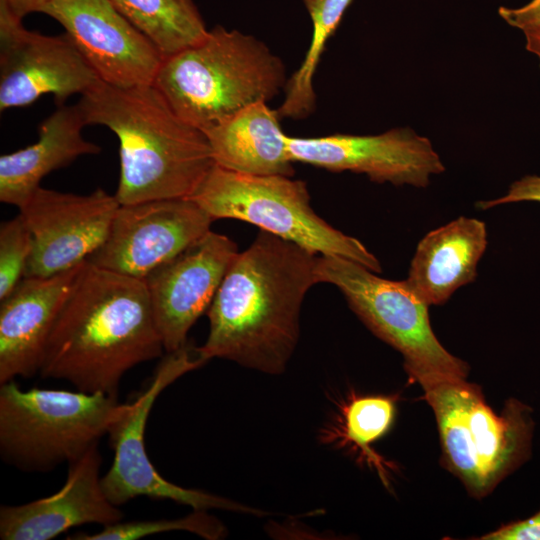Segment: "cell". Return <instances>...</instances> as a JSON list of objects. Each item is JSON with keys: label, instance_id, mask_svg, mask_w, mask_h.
Listing matches in <instances>:
<instances>
[{"label": "cell", "instance_id": "f1b7e54d", "mask_svg": "<svg viewBox=\"0 0 540 540\" xmlns=\"http://www.w3.org/2000/svg\"><path fill=\"white\" fill-rule=\"evenodd\" d=\"M10 11L22 19L32 12H40L41 9L51 0H2Z\"/></svg>", "mask_w": 540, "mask_h": 540}, {"label": "cell", "instance_id": "2e32d148", "mask_svg": "<svg viewBox=\"0 0 540 540\" xmlns=\"http://www.w3.org/2000/svg\"><path fill=\"white\" fill-rule=\"evenodd\" d=\"M99 444L69 463L64 485L54 494L25 504L0 507L2 540H49L84 524L102 527L122 521L124 514L106 496Z\"/></svg>", "mask_w": 540, "mask_h": 540}, {"label": "cell", "instance_id": "7402d4cb", "mask_svg": "<svg viewBox=\"0 0 540 540\" xmlns=\"http://www.w3.org/2000/svg\"><path fill=\"white\" fill-rule=\"evenodd\" d=\"M163 58L200 41L208 32L193 0H111Z\"/></svg>", "mask_w": 540, "mask_h": 540}, {"label": "cell", "instance_id": "9a60e30c", "mask_svg": "<svg viewBox=\"0 0 540 540\" xmlns=\"http://www.w3.org/2000/svg\"><path fill=\"white\" fill-rule=\"evenodd\" d=\"M238 253L232 239L210 230L144 278L165 353L188 343L189 330L207 312Z\"/></svg>", "mask_w": 540, "mask_h": 540}, {"label": "cell", "instance_id": "7a4b0ae2", "mask_svg": "<svg viewBox=\"0 0 540 540\" xmlns=\"http://www.w3.org/2000/svg\"><path fill=\"white\" fill-rule=\"evenodd\" d=\"M163 352L144 281L86 261L51 330L39 373L82 392L117 396L129 370Z\"/></svg>", "mask_w": 540, "mask_h": 540}, {"label": "cell", "instance_id": "9c48e42d", "mask_svg": "<svg viewBox=\"0 0 540 540\" xmlns=\"http://www.w3.org/2000/svg\"><path fill=\"white\" fill-rule=\"evenodd\" d=\"M207 361L197 347L186 344L166 353L157 366L149 386L131 403L108 432L114 458L101 477L107 498L121 506L137 497L171 500L193 510L221 509L237 513H267L233 500L197 489H188L163 478L153 466L145 449L146 423L160 393L182 375L203 366Z\"/></svg>", "mask_w": 540, "mask_h": 540}, {"label": "cell", "instance_id": "5b68a950", "mask_svg": "<svg viewBox=\"0 0 540 540\" xmlns=\"http://www.w3.org/2000/svg\"><path fill=\"white\" fill-rule=\"evenodd\" d=\"M409 379L422 387L434 412L442 463L472 496L488 495L529 458L534 423L527 405L509 399L498 415L466 378L417 373Z\"/></svg>", "mask_w": 540, "mask_h": 540}, {"label": "cell", "instance_id": "277c9868", "mask_svg": "<svg viewBox=\"0 0 540 540\" xmlns=\"http://www.w3.org/2000/svg\"><path fill=\"white\" fill-rule=\"evenodd\" d=\"M287 81L284 63L267 45L218 25L163 58L153 85L183 120L204 132L250 104L268 102Z\"/></svg>", "mask_w": 540, "mask_h": 540}, {"label": "cell", "instance_id": "6da1fadb", "mask_svg": "<svg viewBox=\"0 0 540 540\" xmlns=\"http://www.w3.org/2000/svg\"><path fill=\"white\" fill-rule=\"evenodd\" d=\"M317 259L316 253L260 230L233 259L207 310L208 337L197 347L201 357L283 373L298 343L304 297L318 283Z\"/></svg>", "mask_w": 540, "mask_h": 540}, {"label": "cell", "instance_id": "484cf974", "mask_svg": "<svg viewBox=\"0 0 540 540\" xmlns=\"http://www.w3.org/2000/svg\"><path fill=\"white\" fill-rule=\"evenodd\" d=\"M516 202L540 203V174L526 175L514 181L506 194L495 199L480 201L476 207L487 210L496 206Z\"/></svg>", "mask_w": 540, "mask_h": 540}, {"label": "cell", "instance_id": "52a82bcc", "mask_svg": "<svg viewBox=\"0 0 540 540\" xmlns=\"http://www.w3.org/2000/svg\"><path fill=\"white\" fill-rule=\"evenodd\" d=\"M188 199L213 221L230 218L248 222L316 254L344 257L375 273L382 271L379 260L361 241L316 214L302 180L240 173L214 164Z\"/></svg>", "mask_w": 540, "mask_h": 540}, {"label": "cell", "instance_id": "603a6c76", "mask_svg": "<svg viewBox=\"0 0 540 540\" xmlns=\"http://www.w3.org/2000/svg\"><path fill=\"white\" fill-rule=\"evenodd\" d=\"M302 1L312 21V37L300 67L285 86V98L277 109L280 118L301 119L314 110L316 95L313 79L321 56L353 0Z\"/></svg>", "mask_w": 540, "mask_h": 540}, {"label": "cell", "instance_id": "5bb4252c", "mask_svg": "<svg viewBox=\"0 0 540 540\" xmlns=\"http://www.w3.org/2000/svg\"><path fill=\"white\" fill-rule=\"evenodd\" d=\"M40 12L64 27L101 81L121 88L153 84L163 56L111 0H51Z\"/></svg>", "mask_w": 540, "mask_h": 540}, {"label": "cell", "instance_id": "ffe728a7", "mask_svg": "<svg viewBox=\"0 0 540 540\" xmlns=\"http://www.w3.org/2000/svg\"><path fill=\"white\" fill-rule=\"evenodd\" d=\"M204 133L218 166L253 175H294L288 135L277 110L265 101L246 106Z\"/></svg>", "mask_w": 540, "mask_h": 540}, {"label": "cell", "instance_id": "4fadbf2b", "mask_svg": "<svg viewBox=\"0 0 540 540\" xmlns=\"http://www.w3.org/2000/svg\"><path fill=\"white\" fill-rule=\"evenodd\" d=\"M293 162L332 172L364 174L376 183L425 188L445 171L432 142L408 127L376 135L332 134L321 137L288 135Z\"/></svg>", "mask_w": 540, "mask_h": 540}, {"label": "cell", "instance_id": "ac0fdd59", "mask_svg": "<svg viewBox=\"0 0 540 540\" xmlns=\"http://www.w3.org/2000/svg\"><path fill=\"white\" fill-rule=\"evenodd\" d=\"M487 245L485 223L460 216L419 241L405 280L429 306L443 305L476 279Z\"/></svg>", "mask_w": 540, "mask_h": 540}, {"label": "cell", "instance_id": "30bf717a", "mask_svg": "<svg viewBox=\"0 0 540 540\" xmlns=\"http://www.w3.org/2000/svg\"><path fill=\"white\" fill-rule=\"evenodd\" d=\"M100 79L67 33L27 30L0 0V110L24 107L42 95L57 105L82 95Z\"/></svg>", "mask_w": 540, "mask_h": 540}, {"label": "cell", "instance_id": "44dd1931", "mask_svg": "<svg viewBox=\"0 0 540 540\" xmlns=\"http://www.w3.org/2000/svg\"><path fill=\"white\" fill-rule=\"evenodd\" d=\"M395 411V400L390 396L352 395L341 405L336 420L320 431V441L340 448H352L367 465L375 468L387 486L388 464L372 449V444L390 430Z\"/></svg>", "mask_w": 540, "mask_h": 540}, {"label": "cell", "instance_id": "3957f363", "mask_svg": "<svg viewBox=\"0 0 540 540\" xmlns=\"http://www.w3.org/2000/svg\"><path fill=\"white\" fill-rule=\"evenodd\" d=\"M77 105L86 125L105 126L119 140L120 205L190 198L215 164L205 133L153 84L121 88L99 80Z\"/></svg>", "mask_w": 540, "mask_h": 540}, {"label": "cell", "instance_id": "f546056e", "mask_svg": "<svg viewBox=\"0 0 540 540\" xmlns=\"http://www.w3.org/2000/svg\"><path fill=\"white\" fill-rule=\"evenodd\" d=\"M526 49L535 54L540 63V28L524 31Z\"/></svg>", "mask_w": 540, "mask_h": 540}, {"label": "cell", "instance_id": "ba28073f", "mask_svg": "<svg viewBox=\"0 0 540 540\" xmlns=\"http://www.w3.org/2000/svg\"><path fill=\"white\" fill-rule=\"evenodd\" d=\"M377 274L344 257L321 255L317 259L318 283L336 286L365 326L402 354L408 377L438 373L466 378L467 363L437 339L429 305L406 280H389Z\"/></svg>", "mask_w": 540, "mask_h": 540}, {"label": "cell", "instance_id": "7c38bea8", "mask_svg": "<svg viewBox=\"0 0 540 540\" xmlns=\"http://www.w3.org/2000/svg\"><path fill=\"white\" fill-rule=\"evenodd\" d=\"M119 206L102 188L79 195L40 186L19 208L32 237L24 277H48L86 262L105 242Z\"/></svg>", "mask_w": 540, "mask_h": 540}, {"label": "cell", "instance_id": "e0dca14e", "mask_svg": "<svg viewBox=\"0 0 540 540\" xmlns=\"http://www.w3.org/2000/svg\"><path fill=\"white\" fill-rule=\"evenodd\" d=\"M84 263L48 277H24L0 300V384L40 372L51 330Z\"/></svg>", "mask_w": 540, "mask_h": 540}, {"label": "cell", "instance_id": "83f0119b", "mask_svg": "<svg viewBox=\"0 0 540 540\" xmlns=\"http://www.w3.org/2000/svg\"><path fill=\"white\" fill-rule=\"evenodd\" d=\"M498 13L507 24L523 32L540 28V0H531L519 8L501 6Z\"/></svg>", "mask_w": 540, "mask_h": 540}, {"label": "cell", "instance_id": "8992f818", "mask_svg": "<svg viewBox=\"0 0 540 540\" xmlns=\"http://www.w3.org/2000/svg\"><path fill=\"white\" fill-rule=\"evenodd\" d=\"M117 396L0 384V455L25 472L71 463L108 434L128 408Z\"/></svg>", "mask_w": 540, "mask_h": 540}, {"label": "cell", "instance_id": "8fae6325", "mask_svg": "<svg viewBox=\"0 0 540 540\" xmlns=\"http://www.w3.org/2000/svg\"><path fill=\"white\" fill-rule=\"evenodd\" d=\"M212 222L188 198L120 205L105 242L87 262L144 280L208 233Z\"/></svg>", "mask_w": 540, "mask_h": 540}, {"label": "cell", "instance_id": "cb8c5ba5", "mask_svg": "<svg viewBox=\"0 0 540 540\" xmlns=\"http://www.w3.org/2000/svg\"><path fill=\"white\" fill-rule=\"evenodd\" d=\"M207 510H194L191 514L177 519H156L119 521L103 526L95 533L78 532L68 540H136L170 531H188L207 540H219L227 531L223 523Z\"/></svg>", "mask_w": 540, "mask_h": 540}, {"label": "cell", "instance_id": "d4e9b609", "mask_svg": "<svg viewBox=\"0 0 540 540\" xmlns=\"http://www.w3.org/2000/svg\"><path fill=\"white\" fill-rule=\"evenodd\" d=\"M32 251L30 230L19 212L0 226V300L24 278Z\"/></svg>", "mask_w": 540, "mask_h": 540}, {"label": "cell", "instance_id": "d6986e66", "mask_svg": "<svg viewBox=\"0 0 540 540\" xmlns=\"http://www.w3.org/2000/svg\"><path fill=\"white\" fill-rule=\"evenodd\" d=\"M86 126L77 104L58 105L39 126L38 140L0 157V201L21 208L50 172L66 167L82 155L101 152L86 140Z\"/></svg>", "mask_w": 540, "mask_h": 540}, {"label": "cell", "instance_id": "4316f807", "mask_svg": "<svg viewBox=\"0 0 540 540\" xmlns=\"http://www.w3.org/2000/svg\"><path fill=\"white\" fill-rule=\"evenodd\" d=\"M482 540H540V510L533 516L502 525Z\"/></svg>", "mask_w": 540, "mask_h": 540}]
</instances>
